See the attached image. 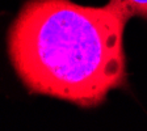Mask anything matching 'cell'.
Instances as JSON below:
<instances>
[{
	"label": "cell",
	"mask_w": 147,
	"mask_h": 131,
	"mask_svg": "<svg viewBox=\"0 0 147 131\" xmlns=\"http://www.w3.org/2000/svg\"><path fill=\"white\" fill-rule=\"evenodd\" d=\"M129 13L71 0H28L11 22V64L32 93L96 107L126 83L123 33Z\"/></svg>",
	"instance_id": "cell-1"
},
{
	"label": "cell",
	"mask_w": 147,
	"mask_h": 131,
	"mask_svg": "<svg viewBox=\"0 0 147 131\" xmlns=\"http://www.w3.org/2000/svg\"><path fill=\"white\" fill-rule=\"evenodd\" d=\"M119 7H122L129 16H139L147 18V0H113Z\"/></svg>",
	"instance_id": "cell-2"
}]
</instances>
